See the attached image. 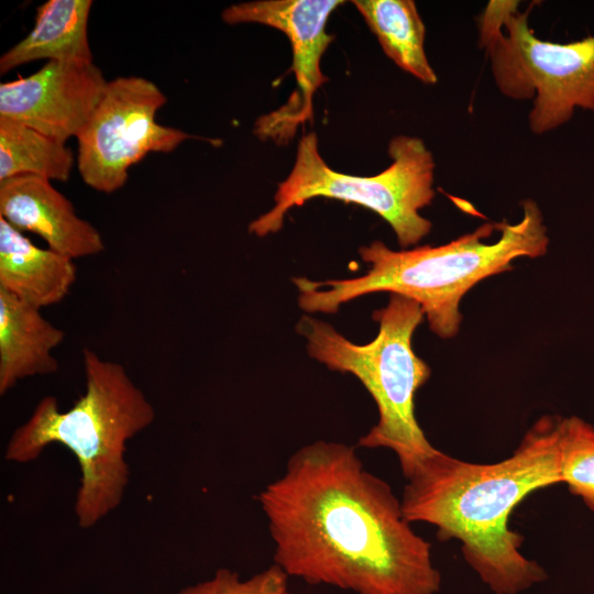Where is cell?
I'll return each mask as SVG.
<instances>
[{
    "instance_id": "obj_7",
    "label": "cell",
    "mask_w": 594,
    "mask_h": 594,
    "mask_svg": "<svg viewBox=\"0 0 594 594\" xmlns=\"http://www.w3.org/2000/svg\"><path fill=\"white\" fill-rule=\"evenodd\" d=\"M518 1L492 0L479 18L480 45L494 80L512 99L534 98L529 127L542 134L566 123L576 108L594 112V36L554 43L535 35Z\"/></svg>"
},
{
    "instance_id": "obj_6",
    "label": "cell",
    "mask_w": 594,
    "mask_h": 594,
    "mask_svg": "<svg viewBox=\"0 0 594 594\" xmlns=\"http://www.w3.org/2000/svg\"><path fill=\"white\" fill-rule=\"evenodd\" d=\"M392 164L375 176H353L330 168L318 151L315 133L305 134L297 147L294 166L278 184L275 205L253 220L249 231L265 237L279 231L286 213L316 197L356 204L376 212L394 230L402 248L421 241L431 222L419 211L435 198V161L424 141L398 135L391 140Z\"/></svg>"
},
{
    "instance_id": "obj_1",
    "label": "cell",
    "mask_w": 594,
    "mask_h": 594,
    "mask_svg": "<svg viewBox=\"0 0 594 594\" xmlns=\"http://www.w3.org/2000/svg\"><path fill=\"white\" fill-rule=\"evenodd\" d=\"M257 501L289 579L354 594H435L431 546L411 528L387 482L355 447L316 441L288 459Z\"/></svg>"
},
{
    "instance_id": "obj_4",
    "label": "cell",
    "mask_w": 594,
    "mask_h": 594,
    "mask_svg": "<svg viewBox=\"0 0 594 594\" xmlns=\"http://www.w3.org/2000/svg\"><path fill=\"white\" fill-rule=\"evenodd\" d=\"M85 393L66 411L54 396L43 397L10 436L4 460L29 463L53 443L76 457L80 484L74 513L90 529L117 509L130 483L128 442L155 420V409L125 367L82 349Z\"/></svg>"
},
{
    "instance_id": "obj_10",
    "label": "cell",
    "mask_w": 594,
    "mask_h": 594,
    "mask_svg": "<svg viewBox=\"0 0 594 594\" xmlns=\"http://www.w3.org/2000/svg\"><path fill=\"white\" fill-rule=\"evenodd\" d=\"M107 84L94 62H47L26 77L0 84V117L66 142L87 123Z\"/></svg>"
},
{
    "instance_id": "obj_8",
    "label": "cell",
    "mask_w": 594,
    "mask_h": 594,
    "mask_svg": "<svg viewBox=\"0 0 594 594\" xmlns=\"http://www.w3.org/2000/svg\"><path fill=\"white\" fill-rule=\"evenodd\" d=\"M164 92L141 76L108 81L91 117L77 134V168L90 188L111 194L124 186L129 168L151 152L169 153L193 136L156 122Z\"/></svg>"
},
{
    "instance_id": "obj_5",
    "label": "cell",
    "mask_w": 594,
    "mask_h": 594,
    "mask_svg": "<svg viewBox=\"0 0 594 594\" xmlns=\"http://www.w3.org/2000/svg\"><path fill=\"white\" fill-rule=\"evenodd\" d=\"M424 317L417 301L391 294L386 307L373 314L380 329L366 344L351 342L331 324L309 315L302 316L296 326L297 332L307 339L311 358L330 370L354 375L373 397L378 421L360 438L359 446L393 451L405 479L437 450L415 415L416 392L431 373L411 345Z\"/></svg>"
},
{
    "instance_id": "obj_18",
    "label": "cell",
    "mask_w": 594,
    "mask_h": 594,
    "mask_svg": "<svg viewBox=\"0 0 594 594\" xmlns=\"http://www.w3.org/2000/svg\"><path fill=\"white\" fill-rule=\"evenodd\" d=\"M289 578L274 563L250 578L219 569L205 581L180 590L177 594H293Z\"/></svg>"
},
{
    "instance_id": "obj_9",
    "label": "cell",
    "mask_w": 594,
    "mask_h": 594,
    "mask_svg": "<svg viewBox=\"0 0 594 594\" xmlns=\"http://www.w3.org/2000/svg\"><path fill=\"white\" fill-rule=\"evenodd\" d=\"M339 0H258L232 4L222 12L228 24L261 23L275 28L289 38L297 90L289 101L255 123L261 139L276 142L293 138L297 125L312 118V97L327 80L320 69L323 53L333 36L327 21Z\"/></svg>"
},
{
    "instance_id": "obj_12",
    "label": "cell",
    "mask_w": 594,
    "mask_h": 594,
    "mask_svg": "<svg viewBox=\"0 0 594 594\" xmlns=\"http://www.w3.org/2000/svg\"><path fill=\"white\" fill-rule=\"evenodd\" d=\"M75 260L36 246L0 217V288L36 308L56 305L77 278Z\"/></svg>"
},
{
    "instance_id": "obj_16",
    "label": "cell",
    "mask_w": 594,
    "mask_h": 594,
    "mask_svg": "<svg viewBox=\"0 0 594 594\" xmlns=\"http://www.w3.org/2000/svg\"><path fill=\"white\" fill-rule=\"evenodd\" d=\"M74 161L66 142L0 117V182L22 175L67 182Z\"/></svg>"
},
{
    "instance_id": "obj_15",
    "label": "cell",
    "mask_w": 594,
    "mask_h": 594,
    "mask_svg": "<svg viewBox=\"0 0 594 594\" xmlns=\"http://www.w3.org/2000/svg\"><path fill=\"white\" fill-rule=\"evenodd\" d=\"M384 53L403 70L427 85L438 77L425 53V24L413 0H354Z\"/></svg>"
},
{
    "instance_id": "obj_13",
    "label": "cell",
    "mask_w": 594,
    "mask_h": 594,
    "mask_svg": "<svg viewBox=\"0 0 594 594\" xmlns=\"http://www.w3.org/2000/svg\"><path fill=\"white\" fill-rule=\"evenodd\" d=\"M64 338L40 308L0 288V395L22 380L55 373L59 365L53 351Z\"/></svg>"
},
{
    "instance_id": "obj_17",
    "label": "cell",
    "mask_w": 594,
    "mask_h": 594,
    "mask_svg": "<svg viewBox=\"0 0 594 594\" xmlns=\"http://www.w3.org/2000/svg\"><path fill=\"white\" fill-rule=\"evenodd\" d=\"M561 477L594 512V427L582 418H559Z\"/></svg>"
},
{
    "instance_id": "obj_11",
    "label": "cell",
    "mask_w": 594,
    "mask_h": 594,
    "mask_svg": "<svg viewBox=\"0 0 594 594\" xmlns=\"http://www.w3.org/2000/svg\"><path fill=\"white\" fill-rule=\"evenodd\" d=\"M0 217L21 232L41 237L51 250L73 260L105 250L101 233L80 218L50 179L22 175L0 182Z\"/></svg>"
},
{
    "instance_id": "obj_3",
    "label": "cell",
    "mask_w": 594,
    "mask_h": 594,
    "mask_svg": "<svg viewBox=\"0 0 594 594\" xmlns=\"http://www.w3.org/2000/svg\"><path fill=\"white\" fill-rule=\"evenodd\" d=\"M549 245L542 213L532 199L522 201V219L485 223L439 246L393 251L381 241L360 248L369 271L359 277L314 282L295 277L299 307L308 314H337L358 297L387 292L417 301L430 330L442 339L460 328L462 297L479 282L513 268L518 257L544 255Z\"/></svg>"
},
{
    "instance_id": "obj_14",
    "label": "cell",
    "mask_w": 594,
    "mask_h": 594,
    "mask_svg": "<svg viewBox=\"0 0 594 594\" xmlns=\"http://www.w3.org/2000/svg\"><path fill=\"white\" fill-rule=\"evenodd\" d=\"M91 0H48L29 34L0 57V74L38 59L94 62L88 41Z\"/></svg>"
},
{
    "instance_id": "obj_2",
    "label": "cell",
    "mask_w": 594,
    "mask_h": 594,
    "mask_svg": "<svg viewBox=\"0 0 594 594\" xmlns=\"http://www.w3.org/2000/svg\"><path fill=\"white\" fill-rule=\"evenodd\" d=\"M559 418L538 419L503 461L471 463L437 449L406 479V518L435 526L442 540L458 539L495 594H518L547 578L521 553L522 537L509 528V517L529 494L562 483Z\"/></svg>"
}]
</instances>
